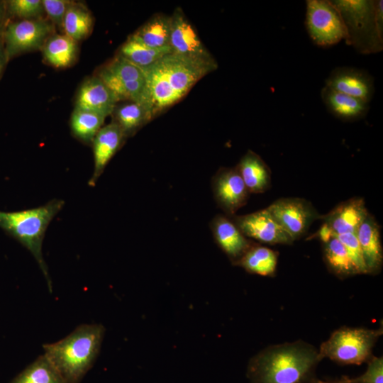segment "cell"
<instances>
[{
    "instance_id": "6da1fadb",
    "label": "cell",
    "mask_w": 383,
    "mask_h": 383,
    "mask_svg": "<svg viewBox=\"0 0 383 383\" xmlns=\"http://www.w3.org/2000/svg\"><path fill=\"white\" fill-rule=\"evenodd\" d=\"M318 349L298 340L269 345L254 355L247 367L250 383H319Z\"/></svg>"
},
{
    "instance_id": "7a4b0ae2",
    "label": "cell",
    "mask_w": 383,
    "mask_h": 383,
    "mask_svg": "<svg viewBox=\"0 0 383 383\" xmlns=\"http://www.w3.org/2000/svg\"><path fill=\"white\" fill-rule=\"evenodd\" d=\"M143 71L155 116L179 101L200 79L214 70L171 52Z\"/></svg>"
},
{
    "instance_id": "3957f363",
    "label": "cell",
    "mask_w": 383,
    "mask_h": 383,
    "mask_svg": "<svg viewBox=\"0 0 383 383\" xmlns=\"http://www.w3.org/2000/svg\"><path fill=\"white\" fill-rule=\"evenodd\" d=\"M104 333L101 324H82L65 338L44 344V355L67 383H79L99 355Z\"/></svg>"
},
{
    "instance_id": "277c9868",
    "label": "cell",
    "mask_w": 383,
    "mask_h": 383,
    "mask_svg": "<svg viewBox=\"0 0 383 383\" xmlns=\"http://www.w3.org/2000/svg\"><path fill=\"white\" fill-rule=\"evenodd\" d=\"M64 204L63 200L54 199L33 209L17 211H0V228L33 255L46 279L50 292L52 284L43 256L42 247L48 227Z\"/></svg>"
},
{
    "instance_id": "5b68a950",
    "label": "cell",
    "mask_w": 383,
    "mask_h": 383,
    "mask_svg": "<svg viewBox=\"0 0 383 383\" xmlns=\"http://www.w3.org/2000/svg\"><path fill=\"white\" fill-rule=\"evenodd\" d=\"M340 13L345 31V42L359 53L379 52L383 49V6L382 0H331Z\"/></svg>"
},
{
    "instance_id": "8992f818",
    "label": "cell",
    "mask_w": 383,
    "mask_h": 383,
    "mask_svg": "<svg viewBox=\"0 0 383 383\" xmlns=\"http://www.w3.org/2000/svg\"><path fill=\"white\" fill-rule=\"evenodd\" d=\"M382 334V326L376 329L340 327L321 344L318 354L321 360L328 358L340 365L367 363L374 355L373 348Z\"/></svg>"
},
{
    "instance_id": "52a82bcc",
    "label": "cell",
    "mask_w": 383,
    "mask_h": 383,
    "mask_svg": "<svg viewBox=\"0 0 383 383\" xmlns=\"http://www.w3.org/2000/svg\"><path fill=\"white\" fill-rule=\"evenodd\" d=\"M55 28L48 18L9 21L2 36L9 60L42 49L48 38L55 33Z\"/></svg>"
},
{
    "instance_id": "ba28073f",
    "label": "cell",
    "mask_w": 383,
    "mask_h": 383,
    "mask_svg": "<svg viewBox=\"0 0 383 383\" xmlns=\"http://www.w3.org/2000/svg\"><path fill=\"white\" fill-rule=\"evenodd\" d=\"M306 4V28L313 43L328 47L345 40L343 19L331 1L308 0Z\"/></svg>"
},
{
    "instance_id": "9c48e42d",
    "label": "cell",
    "mask_w": 383,
    "mask_h": 383,
    "mask_svg": "<svg viewBox=\"0 0 383 383\" xmlns=\"http://www.w3.org/2000/svg\"><path fill=\"white\" fill-rule=\"evenodd\" d=\"M171 16L169 47L171 52L207 65L214 70L218 64L204 46L182 10L177 8Z\"/></svg>"
},
{
    "instance_id": "30bf717a",
    "label": "cell",
    "mask_w": 383,
    "mask_h": 383,
    "mask_svg": "<svg viewBox=\"0 0 383 383\" xmlns=\"http://www.w3.org/2000/svg\"><path fill=\"white\" fill-rule=\"evenodd\" d=\"M266 209L294 241L304 235L310 225L321 218L312 204L301 198H281Z\"/></svg>"
},
{
    "instance_id": "8fae6325",
    "label": "cell",
    "mask_w": 383,
    "mask_h": 383,
    "mask_svg": "<svg viewBox=\"0 0 383 383\" xmlns=\"http://www.w3.org/2000/svg\"><path fill=\"white\" fill-rule=\"evenodd\" d=\"M228 217L246 238L270 245H290L294 242L267 209L245 215Z\"/></svg>"
},
{
    "instance_id": "7c38bea8",
    "label": "cell",
    "mask_w": 383,
    "mask_h": 383,
    "mask_svg": "<svg viewBox=\"0 0 383 383\" xmlns=\"http://www.w3.org/2000/svg\"><path fill=\"white\" fill-rule=\"evenodd\" d=\"M211 187L217 204L227 216L235 215L250 194L236 167L219 169L212 178Z\"/></svg>"
},
{
    "instance_id": "4fadbf2b",
    "label": "cell",
    "mask_w": 383,
    "mask_h": 383,
    "mask_svg": "<svg viewBox=\"0 0 383 383\" xmlns=\"http://www.w3.org/2000/svg\"><path fill=\"white\" fill-rule=\"evenodd\" d=\"M325 86L369 104L374 93L372 76L364 70L352 67L333 70Z\"/></svg>"
},
{
    "instance_id": "5bb4252c",
    "label": "cell",
    "mask_w": 383,
    "mask_h": 383,
    "mask_svg": "<svg viewBox=\"0 0 383 383\" xmlns=\"http://www.w3.org/2000/svg\"><path fill=\"white\" fill-rule=\"evenodd\" d=\"M216 243L235 265L255 243L227 216L217 215L210 223Z\"/></svg>"
},
{
    "instance_id": "9a60e30c",
    "label": "cell",
    "mask_w": 383,
    "mask_h": 383,
    "mask_svg": "<svg viewBox=\"0 0 383 383\" xmlns=\"http://www.w3.org/2000/svg\"><path fill=\"white\" fill-rule=\"evenodd\" d=\"M126 139L121 129L114 122L102 127L94 137L91 145L94 155V171L88 182L94 187L106 165Z\"/></svg>"
},
{
    "instance_id": "2e32d148",
    "label": "cell",
    "mask_w": 383,
    "mask_h": 383,
    "mask_svg": "<svg viewBox=\"0 0 383 383\" xmlns=\"http://www.w3.org/2000/svg\"><path fill=\"white\" fill-rule=\"evenodd\" d=\"M364 199L355 197L339 204L321 219L326 223L334 235L356 234L360 226L368 215Z\"/></svg>"
},
{
    "instance_id": "e0dca14e",
    "label": "cell",
    "mask_w": 383,
    "mask_h": 383,
    "mask_svg": "<svg viewBox=\"0 0 383 383\" xmlns=\"http://www.w3.org/2000/svg\"><path fill=\"white\" fill-rule=\"evenodd\" d=\"M118 101L113 93L96 76L87 79L81 85L76 98L75 108L111 115Z\"/></svg>"
},
{
    "instance_id": "ac0fdd59",
    "label": "cell",
    "mask_w": 383,
    "mask_h": 383,
    "mask_svg": "<svg viewBox=\"0 0 383 383\" xmlns=\"http://www.w3.org/2000/svg\"><path fill=\"white\" fill-rule=\"evenodd\" d=\"M96 76L113 93L118 102L123 101L126 84L145 79L141 69L118 55L101 67Z\"/></svg>"
},
{
    "instance_id": "d6986e66",
    "label": "cell",
    "mask_w": 383,
    "mask_h": 383,
    "mask_svg": "<svg viewBox=\"0 0 383 383\" xmlns=\"http://www.w3.org/2000/svg\"><path fill=\"white\" fill-rule=\"evenodd\" d=\"M356 235L362 250L367 274L379 273L383 262L379 226L370 213L360 226Z\"/></svg>"
},
{
    "instance_id": "ffe728a7",
    "label": "cell",
    "mask_w": 383,
    "mask_h": 383,
    "mask_svg": "<svg viewBox=\"0 0 383 383\" xmlns=\"http://www.w3.org/2000/svg\"><path fill=\"white\" fill-rule=\"evenodd\" d=\"M323 102L335 117L343 121H355L364 118L370 104L324 86L321 91Z\"/></svg>"
},
{
    "instance_id": "44dd1931",
    "label": "cell",
    "mask_w": 383,
    "mask_h": 383,
    "mask_svg": "<svg viewBox=\"0 0 383 383\" xmlns=\"http://www.w3.org/2000/svg\"><path fill=\"white\" fill-rule=\"evenodd\" d=\"M249 193H262L270 186V170L260 155L248 150L236 166Z\"/></svg>"
},
{
    "instance_id": "7402d4cb",
    "label": "cell",
    "mask_w": 383,
    "mask_h": 383,
    "mask_svg": "<svg viewBox=\"0 0 383 383\" xmlns=\"http://www.w3.org/2000/svg\"><path fill=\"white\" fill-rule=\"evenodd\" d=\"M76 40L64 33H53L45 43L43 55L48 64L56 68H65L76 61L78 45Z\"/></svg>"
},
{
    "instance_id": "603a6c76",
    "label": "cell",
    "mask_w": 383,
    "mask_h": 383,
    "mask_svg": "<svg viewBox=\"0 0 383 383\" xmlns=\"http://www.w3.org/2000/svg\"><path fill=\"white\" fill-rule=\"evenodd\" d=\"M170 32L171 16L157 14L130 36L149 48L159 49L169 47Z\"/></svg>"
},
{
    "instance_id": "cb8c5ba5",
    "label": "cell",
    "mask_w": 383,
    "mask_h": 383,
    "mask_svg": "<svg viewBox=\"0 0 383 383\" xmlns=\"http://www.w3.org/2000/svg\"><path fill=\"white\" fill-rule=\"evenodd\" d=\"M111 115L113 122L119 126L126 138L133 135L153 118L145 107L131 101L117 104Z\"/></svg>"
},
{
    "instance_id": "d4e9b609",
    "label": "cell",
    "mask_w": 383,
    "mask_h": 383,
    "mask_svg": "<svg viewBox=\"0 0 383 383\" xmlns=\"http://www.w3.org/2000/svg\"><path fill=\"white\" fill-rule=\"evenodd\" d=\"M91 11L82 3L72 1L63 21V33L77 42L85 39L93 28Z\"/></svg>"
},
{
    "instance_id": "484cf974",
    "label": "cell",
    "mask_w": 383,
    "mask_h": 383,
    "mask_svg": "<svg viewBox=\"0 0 383 383\" xmlns=\"http://www.w3.org/2000/svg\"><path fill=\"white\" fill-rule=\"evenodd\" d=\"M277 264V252L255 243L235 265L250 273L272 276L275 272Z\"/></svg>"
},
{
    "instance_id": "4316f807",
    "label": "cell",
    "mask_w": 383,
    "mask_h": 383,
    "mask_svg": "<svg viewBox=\"0 0 383 383\" xmlns=\"http://www.w3.org/2000/svg\"><path fill=\"white\" fill-rule=\"evenodd\" d=\"M168 53H171L170 47L159 49L149 48L129 36L121 46L117 55L143 70Z\"/></svg>"
},
{
    "instance_id": "83f0119b",
    "label": "cell",
    "mask_w": 383,
    "mask_h": 383,
    "mask_svg": "<svg viewBox=\"0 0 383 383\" xmlns=\"http://www.w3.org/2000/svg\"><path fill=\"white\" fill-rule=\"evenodd\" d=\"M323 258L329 270L340 278L358 274L346 248L335 235L323 243Z\"/></svg>"
},
{
    "instance_id": "f1b7e54d",
    "label": "cell",
    "mask_w": 383,
    "mask_h": 383,
    "mask_svg": "<svg viewBox=\"0 0 383 383\" xmlns=\"http://www.w3.org/2000/svg\"><path fill=\"white\" fill-rule=\"evenodd\" d=\"M10 383H67L43 354L16 376Z\"/></svg>"
},
{
    "instance_id": "f546056e",
    "label": "cell",
    "mask_w": 383,
    "mask_h": 383,
    "mask_svg": "<svg viewBox=\"0 0 383 383\" xmlns=\"http://www.w3.org/2000/svg\"><path fill=\"white\" fill-rule=\"evenodd\" d=\"M105 118L99 113L74 108L70 123L72 134L82 143L91 144Z\"/></svg>"
},
{
    "instance_id": "4dcf8cb0",
    "label": "cell",
    "mask_w": 383,
    "mask_h": 383,
    "mask_svg": "<svg viewBox=\"0 0 383 383\" xmlns=\"http://www.w3.org/2000/svg\"><path fill=\"white\" fill-rule=\"evenodd\" d=\"M8 21L47 18L42 0L5 1Z\"/></svg>"
},
{
    "instance_id": "1f68e13d",
    "label": "cell",
    "mask_w": 383,
    "mask_h": 383,
    "mask_svg": "<svg viewBox=\"0 0 383 383\" xmlns=\"http://www.w3.org/2000/svg\"><path fill=\"white\" fill-rule=\"evenodd\" d=\"M367 369L356 377L342 376L336 383H383V357L373 355L367 362Z\"/></svg>"
},
{
    "instance_id": "d6a6232c",
    "label": "cell",
    "mask_w": 383,
    "mask_h": 383,
    "mask_svg": "<svg viewBox=\"0 0 383 383\" xmlns=\"http://www.w3.org/2000/svg\"><path fill=\"white\" fill-rule=\"evenodd\" d=\"M343 243L358 274H367L362 250L356 234L346 233L335 235Z\"/></svg>"
},
{
    "instance_id": "836d02e7",
    "label": "cell",
    "mask_w": 383,
    "mask_h": 383,
    "mask_svg": "<svg viewBox=\"0 0 383 383\" xmlns=\"http://www.w3.org/2000/svg\"><path fill=\"white\" fill-rule=\"evenodd\" d=\"M47 18L63 33V21L66 11L72 1L42 0Z\"/></svg>"
},
{
    "instance_id": "e575fe53",
    "label": "cell",
    "mask_w": 383,
    "mask_h": 383,
    "mask_svg": "<svg viewBox=\"0 0 383 383\" xmlns=\"http://www.w3.org/2000/svg\"><path fill=\"white\" fill-rule=\"evenodd\" d=\"M318 235L322 243H325L334 236V234L328 226L323 223L318 231Z\"/></svg>"
},
{
    "instance_id": "d590c367",
    "label": "cell",
    "mask_w": 383,
    "mask_h": 383,
    "mask_svg": "<svg viewBox=\"0 0 383 383\" xmlns=\"http://www.w3.org/2000/svg\"><path fill=\"white\" fill-rule=\"evenodd\" d=\"M7 22L5 1L0 0V38H2Z\"/></svg>"
},
{
    "instance_id": "8d00e7d4",
    "label": "cell",
    "mask_w": 383,
    "mask_h": 383,
    "mask_svg": "<svg viewBox=\"0 0 383 383\" xmlns=\"http://www.w3.org/2000/svg\"><path fill=\"white\" fill-rule=\"evenodd\" d=\"M9 61V60L6 53L3 39L0 38V78L2 76Z\"/></svg>"
},
{
    "instance_id": "74e56055",
    "label": "cell",
    "mask_w": 383,
    "mask_h": 383,
    "mask_svg": "<svg viewBox=\"0 0 383 383\" xmlns=\"http://www.w3.org/2000/svg\"><path fill=\"white\" fill-rule=\"evenodd\" d=\"M319 383H335V379H331V380H321Z\"/></svg>"
}]
</instances>
